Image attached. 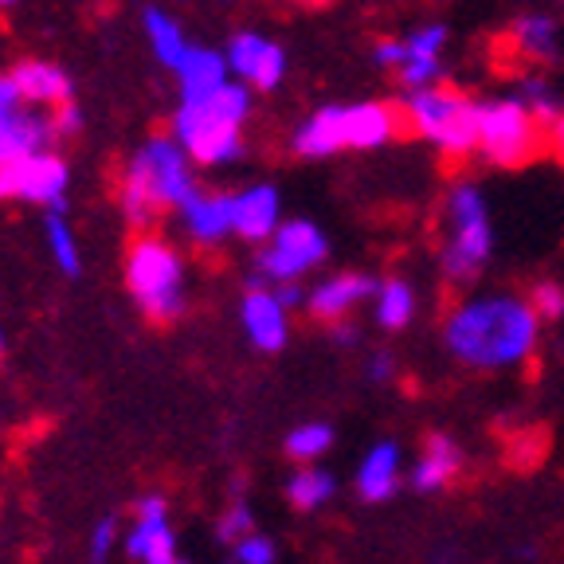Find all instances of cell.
<instances>
[{
  "label": "cell",
  "instance_id": "cell-1",
  "mask_svg": "<svg viewBox=\"0 0 564 564\" xmlns=\"http://www.w3.org/2000/svg\"><path fill=\"white\" fill-rule=\"evenodd\" d=\"M541 322L533 302L513 291L470 294L443 317V345L458 365L475 372H506L525 365L541 341Z\"/></svg>",
  "mask_w": 564,
  "mask_h": 564
},
{
  "label": "cell",
  "instance_id": "cell-2",
  "mask_svg": "<svg viewBox=\"0 0 564 564\" xmlns=\"http://www.w3.org/2000/svg\"><path fill=\"white\" fill-rule=\"evenodd\" d=\"M247 118H251V87L231 75L212 95L176 106L173 138L185 145L196 165H231L247 153Z\"/></svg>",
  "mask_w": 564,
  "mask_h": 564
},
{
  "label": "cell",
  "instance_id": "cell-3",
  "mask_svg": "<svg viewBox=\"0 0 564 564\" xmlns=\"http://www.w3.org/2000/svg\"><path fill=\"white\" fill-rule=\"evenodd\" d=\"M188 150L176 138H153L122 176V212L133 228L158 216V208H181L196 193Z\"/></svg>",
  "mask_w": 564,
  "mask_h": 564
},
{
  "label": "cell",
  "instance_id": "cell-4",
  "mask_svg": "<svg viewBox=\"0 0 564 564\" xmlns=\"http://www.w3.org/2000/svg\"><path fill=\"white\" fill-rule=\"evenodd\" d=\"M494 224L486 208V193L478 181H455L443 200V247L440 271L451 286H470L490 267Z\"/></svg>",
  "mask_w": 564,
  "mask_h": 564
},
{
  "label": "cell",
  "instance_id": "cell-5",
  "mask_svg": "<svg viewBox=\"0 0 564 564\" xmlns=\"http://www.w3.org/2000/svg\"><path fill=\"white\" fill-rule=\"evenodd\" d=\"M400 115L423 145H432L447 161L478 153V98H470L467 90L447 87V83L404 90Z\"/></svg>",
  "mask_w": 564,
  "mask_h": 564
},
{
  "label": "cell",
  "instance_id": "cell-6",
  "mask_svg": "<svg viewBox=\"0 0 564 564\" xmlns=\"http://www.w3.org/2000/svg\"><path fill=\"white\" fill-rule=\"evenodd\" d=\"M126 286L153 322H173L176 314H185V263L165 239H133L126 256Z\"/></svg>",
  "mask_w": 564,
  "mask_h": 564
},
{
  "label": "cell",
  "instance_id": "cell-7",
  "mask_svg": "<svg viewBox=\"0 0 564 564\" xmlns=\"http://www.w3.org/2000/svg\"><path fill=\"white\" fill-rule=\"evenodd\" d=\"M549 130L513 95L478 98V153L498 169H521L538 158Z\"/></svg>",
  "mask_w": 564,
  "mask_h": 564
},
{
  "label": "cell",
  "instance_id": "cell-8",
  "mask_svg": "<svg viewBox=\"0 0 564 564\" xmlns=\"http://www.w3.org/2000/svg\"><path fill=\"white\" fill-rule=\"evenodd\" d=\"M329 256L326 231L314 220H282L279 231L263 243L256 256V282L279 286V282H302L314 267H322Z\"/></svg>",
  "mask_w": 564,
  "mask_h": 564
},
{
  "label": "cell",
  "instance_id": "cell-9",
  "mask_svg": "<svg viewBox=\"0 0 564 564\" xmlns=\"http://www.w3.org/2000/svg\"><path fill=\"white\" fill-rule=\"evenodd\" d=\"M67 185H70L67 161L52 150L24 153V158L0 165V196H4V200L67 208Z\"/></svg>",
  "mask_w": 564,
  "mask_h": 564
},
{
  "label": "cell",
  "instance_id": "cell-10",
  "mask_svg": "<svg viewBox=\"0 0 564 564\" xmlns=\"http://www.w3.org/2000/svg\"><path fill=\"white\" fill-rule=\"evenodd\" d=\"M228 67L251 90H279L286 79V47L263 32H236L228 44Z\"/></svg>",
  "mask_w": 564,
  "mask_h": 564
},
{
  "label": "cell",
  "instance_id": "cell-11",
  "mask_svg": "<svg viewBox=\"0 0 564 564\" xmlns=\"http://www.w3.org/2000/svg\"><path fill=\"white\" fill-rule=\"evenodd\" d=\"M451 44V28L443 20H427V24L412 28L404 35V63H400L397 79L404 90H420V87H435L443 83L447 67H443V55Z\"/></svg>",
  "mask_w": 564,
  "mask_h": 564
},
{
  "label": "cell",
  "instance_id": "cell-12",
  "mask_svg": "<svg viewBox=\"0 0 564 564\" xmlns=\"http://www.w3.org/2000/svg\"><path fill=\"white\" fill-rule=\"evenodd\" d=\"M239 322H243L247 341L259 352H282V345L291 337V310L282 306L274 286H267V282H251V291L239 302Z\"/></svg>",
  "mask_w": 564,
  "mask_h": 564
},
{
  "label": "cell",
  "instance_id": "cell-13",
  "mask_svg": "<svg viewBox=\"0 0 564 564\" xmlns=\"http://www.w3.org/2000/svg\"><path fill=\"white\" fill-rule=\"evenodd\" d=\"M380 282L372 274H361V271H341V274H329V279L314 282L310 286V299H306V310L317 317V322H341L349 317L352 310L369 302L377 294Z\"/></svg>",
  "mask_w": 564,
  "mask_h": 564
},
{
  "label": "cell",
  "instance_id": "cell-14",
  "mask_svg": "<svg viewBox=\"0 0 564 564\" xmlns=\"http://www.w3.org/2000/svg\"><path fill=\"white\" fill-rule=\"evenodd\" d=\"M181 224L188 239L200 247H216L228 236H236V204L231 193H193L181 204Z\"/></svg>",
  "mask_w": 564,
  "mask_h": 564
},
{
  "label": "cell",
  "instance_id": "cell-15",
  "mask_svg": "<svg viewBox=\"0 0 564 564\" xmlns=\"http://www.w3.org/2000/svg\"><path fill=\"white\" fill-rule=\"evenodd\" d=\"M231 204H236V236L239 239H247V243H267V239L279 231L282 196L274 185L256 181V185L231 193Z\"/></svg>",
  "mask_w": 564,
  "mask_h": 564
},
{
  "label": "cell",
  "instance_id": "cell-16",
  "mask_svg": "<svg viewBox=\"0 0 564 564\" xmlns=\"http://www.w3.org/2000/svg\"><path fill=\"white\" fill-rule=\"evenodd\" d=\"M510 47L529 67H556L564 55L561 20L549 12H525L510 24Z\"/></svg>",
  "mask_w": 564,
  "mask_h": 564
},
{
  "label": "cell",
  "instance_id": "cell-17",
  "mask_svg": "<svg viewBox=\"0 0 564 564\" xmlns=\"http://www.w3.org/2000/svg\"><path fill=\"white\" fill-rule=\"evenodd\" d=\"M122 549L133 564H176V533L169 525V510L133 513V525L126 529Z\"/></svg>",
  "mask_w": 564,
  "mask_h": 564
},
{
  "label": "cell",
  "instance_id": "cell-18",
  "mask_svg": "<svg viewBox=\"0 0 564 564\" xmlns=\"http://www.w3.org/2000/svg\"><path fill=\"white\" fill-rule=\"evenodd\" d=\"M463 467H467L463 447H458L451 435L435 432V435H427V443H423L408 482H412V490H420V494H435V490H443V486L455 482V478L463 475Z\"/></svg>",
  "mask_w": 564,
  "mask_h": 564
},
{
  "label": "cell",
  "instance_id": "cell-19",
  "mask_svg": "<svg viewBox=\"0 0 564 564\" xmlns=\"http://www.w3.org/2000/svg\"><path fill=\"white\" fill-rule=\"evenodd\" d=\"M52 138V118L40 115V110H24V106H4L0 110V165L24 158V153L47 150Z\"/></svg>",
  "mask_w": 564,
  "mask_h": 564
},
{
  "label": "cell",
  "instance_id": "cell-20",
  "mask_svg": "<svg viewBox=\"0 0 564 564\" xmlns=\"http://www.w3.org/2000/svg\"><path fill=\"white\" fill-rule=\"evenodd\" d=\"M291 150L306 161H322L334 158L345 150V130H341V102L317 106L314 115L302 118L299 130L291 138Z\"/></svg>",
  "mask_w": 564,
  "mask_h": 564
},
{
  "label": "cell",
  "instance_id": "cell-21",
  "mask_svg": "<svg viewBox=\"0 0 564 564\" xmlns=\"http://www.w3.org/2000/svg\"><path fill=\"white\" fill-rule=\"evenodd\" d=\"M400 490V447L392 440H380L369 447V455L357 467V494L361 502L380 506Z\"/></svg>",
  "mask_w": 564,
  "mask_h": 564
},
{
  "label": "cell",
  "instance_id": "cell-22",
  "mask_svg": "<svg viewBox=\"0 0 564 564\" xmlns=\"http://www.w3.org/2000/svg\"><path fill=\"white\" fill-rule=\"evenodd\" d=\"M173 70L176 83H181V102H196V98L212 95L231 79L228 55L212 52V47H188V55Z\"/></svg>",
  "mask_w": 564,
  "mask_h": 564
},
{
  "label": "cell",
  "instance_id": "cell-23",
  "mask_svg": "<svg viewBox=\"0 0 564 564\" xmlns=\"http://www.w3.org/2000/svg\"><path fill=\"white\" fill-rule=\"evenodd\" d=\"M415 310H420V294H415L412 282L400 279V274L384 279L377 286V294H372V317H377V326L384 329V334H400V329L412 326Z\"/></svg>",
  "mask_w": 564,
  "mask_h": 564
},
{
  "label": "cell",
  "instance_id": "cell-24",
  "mask_svg": "<svg viewBox=\"0 0 564 564\" xmlns=\"http://www.w3.org/2000/svg\"><path fill=\"white\" fill-rule=\"evenodd\" d=\"M12 79L20 83V90H24L28 102H40V106L70 102V79H67V70L55 67V63L24 59L17 70H12Z\"/></svg>",
  "mask_w": 564,
  "mask_h": 564
},
{
  "label": "cell",
  "instance_id": "cell-25",
  "mask_svg": "<svg viewBox=\"0 0 564 564\" xmlns=\"http://www.w3.org/2000/svg\"><path fill=\"white\" fill-rule=\"evenodd\" d=\"M334 494H337V478L317 467V463H302V467L286 478V502L302 513L322 510L326 502H334Z\"/></svg>",
  "mask_w": 564,
  "mask_h": 564
},
{
  "label": "cell",
  "instance_id": "cell-26",
  "mask_svg": "<svg viewBox=\"0 0 564 564\" xmlns=\"http://www.w3.org/2000/svg\"><path fill=\"white\" fill-rule=\"evenodd\" d=\"M513 98H518L521 106H525L529 115L538 118L541 126H553L556 118L564 115V95L553 87V83L545 79V75H538V70H529V75H521L518 83H513V90H510Z\"/></svg>",
  "mask_w": 564,
  "mask_h": 564
},
{
  "label": "cell",
  "instance_id": "cell-27",
  "mask_svg": "<svg viewBox=\"0 0 564 564\" xmlns=\"http://www.w3.org/2000/svg\"><path fill=\"white\" fill-rule=\"evenodd\" d=\"M141 24H145V35H150V47H153V55H158L165 67H176V63L185 59L188 55V40H185V32H181V24H176L169 12H161V9H145V17H141Z\"/></svg>",
  "mask_w": 564,
  "mask_h": 564
},
{
  "label": "cell",
  "instance_id": "cell-28",
  "mask_svg": "<svg viewBox=\"0 0 564 564\" xmlns=\"http://www.w3.org/2000/svg\"><path fill=\"white\" fill-rule=\"evenodd\" d=\"M44 236H47V251H52L55 267H59L63 274H70V279H75V274L83 271V259H79V243H75V231H70L67 220H63V208L47 212Z\"/></svg>",
  "mask_w": 564,
  "mask_h": 564
},
{
  "label": "cell",
  "instance_id": "cell-29",
  "mask_svg": "<svg viewBox=\"0 0 564 564\" xmlns=\"http://www.w3.org/2000/svg\"><path fill=\"white\" fill-rule=\"evenodd\" d=\"M334 447V427L329 423H299L291 435H286V455L294 463H317V458L326 455Z\"/></svg>",
  "mask_w": 564,
  "mask_h": 564
},
{
  "label": "cell",
  "instance_id": "cell-30",
  "mask_svg": "<svg viewBox=\"0 0 564 564\" xmlns=\"http://www.w3.org/2000/svg\"><path fill=\"white\" fill-rule=\"evenodd\" d=\"M118 541H122V529H118V518L115 513H106V518H98L95 525H90V564H106L110 561V553L118 549Z\"/></svg>",
  "mask_w": 564,
  "mask_h": 564
},
{
  "label": "cell",
  "instance_id": "cell-31",
  "mask_svg": "<svg viewBox=\"0 0 564 564\" xmlns=\"http://www.w3.org/2000/svg\"><path fill=\"white\" fill-rule=\"evenodd\" d=\"M279 561V549H274L271 538H263V533H247L243 541H236L231 545V564H274Z\"/></svg>",
  "mask_w": 564,
  "mask_h": 564
},
{
  "label": "cell",
  "instance_id": "cell-32",
  "mask_svg": "<svg viewBox=\"0 0 564 564\" xmlns=\"http://www.w3.org/2000/svg\"><path fill=\"white\" fill-rule=\"evenodd\" d=\"M529 302L538 310L541 322H561L564 317V286L561 282H538L533 291H529Z\"/></svg>",
  "mask_w": 564,
  "mask_h": 564
},
{
  "label": "cell",
  "instance_id": "cell-33",
  "mask_svg": "<svg viewBox=\"0 0 564 564\" xmlns=\"http://www.w3.org/2000/svg\"><path fill=\"white\" fill-rule=\"evenodd\" d=\"M256 529V518H251V510H247L243 502H236L231 510L220 513V521H216V538L224 541V545H236V541H243L247 533Z\"/></svg>",
  "mask_w": 564,
  "mask_h": 564
},
{
  "label": "cell",
  "instance_id": "cell-34",
  "mask_svg": "<svg viewBox=\"0 0 564 564\" xmlns=\"http://www.w3.org/2000/svg\"><path fill=\"white\" fill-rule=\"evenodd\" d=\"M372 63H377L380 70H400V63H404V35H384V40H377V44H372Z\"/></svg>",
  "mask_w": 564,
  "mask_h": 564
},
{
  "label": "cell",
  "instance_id": "cell-35",
  "mask_svg": "<svg viewBox=\"0 0 564 564\" xmlns=\"http://www.w3.org/2000/svg\"><path fill=\"white\" fill-rule=\"evenodd\" d=\"M397 372H400V365L388 349H377L369 361H365V377H369L372 384H392V380H397Z\"/></svg>",
  "mask_w": 564,
  "mask_h": 564
},
{
  "label": "cell",
  "instance_id": "cell-36",
  "mask_svg": "<svg viewBox=\"0 0 564 564\" xmlns=\"http://www.w3.org/2000/svg\"><path fill=\"white\" fill-rule=\"evenodd\" d=\"M52 130L55 138H75L83 130V110L75 102H59V110L52 115Z\"/></svg>",
  "mask_w": 564,
  "mask_h": 564
},
{
  "label": "cell",
  "instance_id": "cell-37",
  "mask_svg": "<svg viewBox=\"0 0 564 564\" xmlns=\"http://www.w3.org/2000/svg\"><path fill=\"white\" fill-rule=\"evenodd\" d=\"M274 294H279V302L286 310H302V306H306V299H310V291H306V286H299V282H279V286H274Z\"/></svg>",
  "mask_w": 564,
  "mask_h": 564
},
{
  "label": "cell",
  "instance_id": "cell-38",
  "mask_svg": "<svg viewBox=\"0 0 564 564\" xmlns=\"http://www.w3.org/2000/svg\"><path fill=\"white\" fill-rule=\"evenodd\" d=\"M329 326H334V345H341V349H352V345H361V329L352 326L349 317H341V322H329Z\"/></svg>",
  "mask_w": 564,
  "mask_h": 564
},
{
  "label": "cell",
  "instance_id": "cell-39",
  "mask_svg": "<svg viewBox=\"0 0 564 564\" xmlns=\"http://www.w3.org/2000/svg\"><path fill=\"white\" fill-rule=\"evenodd\" d=\"M0 357H4V329H0Z\"/></svg>",
  "mask_w": 564,
  "mask_h": 564
},
{
  "label": "cell",
  "instance_id": "cell-40",
  "mask_svg": "<svg viewBox=\"0 0 564 564\" xmlns=\"http://www.w3.org/2000/svg\"><path fill=\"white\" fill-rule=\"evenodd\" d=\"M9 4H17V0H0V9H9Z\"/></svg>",
  "mask_w": 564,
  "mask_h": 564
},
{
  "label": "cell",
  "instance_id": "cell-41",
  "mask_svg": "<svg viewBox=\"0 0 564 564\" xmlns=\"http://www.w3.org/2000/svg\"><path fill=\"white\" fill-rule=\"evenodd\" d=\"M435 564H451V561H447V556H443V561H435Z\"/></svg>",
  "mask_w": 564,
  "mask_h": 564
},
{
  "label": "cell",
  "instance_id": "cell-42",
  "mask_svg": "<svg viewBox=\"0 0 564 564\" xmlns=\"http://www.w3.org/2000/svg\"><path fill=\"white\" fill-rule=\"evenodd\" d=\"M176 564H185V561H176Z\"/></svg>",
  "mask_w": 564,
  "mask_h": 564
},
{
  "label": "cell",
  "instance_id": "cell-43",
  "mask_svg": "<svg viewBox=\"0 0 564 564\" xmlns=\"http://www.w3.org/2000/svg\"><path fill=\"white\" fill-rule=\"evenodd\" d=\"M561 4H564V0H561Z\"/></svg>",
  "mask_w": 564,
  "mask_h": 564
}]
</instances>
